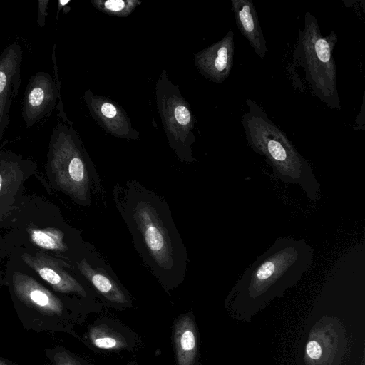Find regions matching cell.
I'll return each instance as SVG.
<instances>
[{
  "label": "cell",
  "mask_w": 365,
  "mask_h": 365,
  "mask_svg": "<svg viewBox=\"0 0 365 365\" xmlns=\"http://www.w3.org/2000/svg\"><path fill=\"white\" fill-rule=\"evenodd\" d=\"M113 196L145 264L163 284L180 282L187 255L165 200L135 180L115 185Z\"/></svg>",
  "instance_id": "6da1fadb"
},
{
  "label": "cell",
  "mask_w": 365,
  "mask_h": 365,
  "mask_svg": "<svg viewBox=\"0 0 365 365\" xmlns=\"http://www.w3.org/2000/svg\"><path fill=\"white\" fill-rule=\"evenodd\" d=\"M245 103L248 110L241 123L250 147L266 158L277 179L299 185L311 201L318 200L320 184L309 162L258 103L250 98Z\"/></svg>",
  "instance_id": "7a4b0ae2"
},
{
  "label": "cell",
  "mask_w": 365,
  "mask_h": 365,
  "mask_svg": "<svg viewBox=\"0 0 365 365\" xmlns=\"http://www.w3.org/2000/svg\"><path fill=\"white\" fill-rule=\"evenodd\" d=\"M337 41L334 31L323 36L315 16L307 11L304 29H299L294 60L302 68L311 92L331 109L339 110L337 71L333 56Z\"/></svg>",
  "instance_id": "3957f363"
},
{
  "label": "cell",
  "mask_w": 365,
  "mask_h": 365,
  "mask_svg": "<svg viewBox=\"0 0 365 365\" xmlns=\"http://www.w3.org/2000/svg\"><path fill=\"white\" fill-rule=\"evenodd\" d=\"M66 120H59L51 133L48 152L51 172L61 190L78 204L88 206L96 173L76 131Z\"/></svg>",
  "instance_id": "277c9868"
},
{
  "label": "cell",
  "mask_w": 365,
  "mask_h": 365,
  "mask_svg": "<svg viewBox=\"0 0 365 365\" xmlns=\"http://www.w3.org/2000/svg\"><path fill=\"white\" fill-rule=\"evenodd\" d=\"M156 104L170 146L182 161L192 162L195 120L179 87L163 71L155 86Z\"/></svg>",
  "instance_id": "5b68a950"
},
{
  "label": "cell",
  "mask_w": 365,
  "mask_h": 365,
  "mask_svg": "<svg viewBox=\"0 0 365 365\" xmlns=\"http://www.w3.org/2000/svg\"><path fill=\"white\" fill-rule=\"evenodd\" d=\"M57 80L41 71L29 79L22 107V118L27 127L38 123L54 108L59 93Z\"/></svg>",
  "instance_id": "8992f818"
},
{
  "label": "cell",
  "mask_w": 365,
  "mask_h": 365,
  "mask_svg": "<svg viewBox=\"0 0 365 365\" xmlns=\"http://www.w3.org/2000/svg\"><path fill=\"white\" fill-rule=\"evenodd\" d=\"M83 99L92 118L107 133L125 139L139 138L140 133L132 127L128 115L117 103L90 90L85 92Z\"/></svg>",
  "instance_id": "52a82bcc"
},
{
  "label": "cell",
  "mask_w": 365,
  "mask_h": 365,
  "mask_svg": "<svg viewBox=\"0 0 365 365\" xmlns=\"http://www.w3.org/2000/svg\"><path fill=\"white\" fill-rule=\"evenodd\" d=\"M22 59L23 51L16 42L0 55V139L9 125L11 105L20 87Z\"/></svg>",
  "instance_id": "ba28073f"
},
{
  "label": "cell",
  "mask_w": 365,
  "mask_h": 365,
  "mask_svg": "<svg viewBox=\"0 0 365 365\" xmlns=\"http://www.w3.org/2000/svg\"><path fill=\"white\" fill-rule=\"evenodd\" d=\"M234 56L235 34L230 30L222 39L195 53L194 62L204 78L222 83L230 76Z\"/></svg>",
  "instance_id": "9c48e42d"
},
{
  "label": "cell",
  "mask_w": 365,
  "mask_h": 365,
  "mask_svg": "<svg viewBox=\"0 0 365 365\" xmlns=\"http://www.w3.org/2000/svg\"><path fill=\"white\" fill-rule=\"evenodd\" d=\"M88 255L76 262L81 275L106 299L118 304L128 302L126 295L117 282L111 268L92 247Z\"/></svg>",
  "instance_id": "30bf717a"
},
{
  "label": "cell",
  "mask_w": 365,
  "mask_h": 365,
  "mask_svg": "<svg viewBox=\"0 0 365 365\" xmlns=\"http://www.w3.org/2000/svg\"><path fill=\"white\" fill-rule=\"evenodd\" d=\"M21 258L27 266L34 270L56 292L86 296L82 284L63 269V267H68L67 264L63 265L66 264L64 262L57 260L41 252L34 256L24 253Z\"/></svg>",
  "instance_id": "8fae6325"
},
{
  "label": "cell",
  "mask_w": 365,
  "mask_h": 365,
  "mask_svg": "<svg viewBox=\"0 0 365 365\" xmlns=\"http://www.w3.org/2000/svg\"><path fill=\"white\" fill-rule=\"evenodd\" d=\"M12 284L16 297L28 307L50 316L62 313L61 301L30 276L16 271L13 274Z\"/></svg>",
  "instance_id": "7c38bea8"
},
{
  "label": "cell",
  "mask_w": 365,
  "mask_h": 365,
  "mask_svg": "<svg viewBox=\"0 0 365 365\" xmlns=\"http://www.w3.org/2000/svg\"><path fill=\"white\" fill-rule=\"evenodd\" d=\"M232 11L239 31L249 41L255 53L264 58L268 48L257 10L250 0H231Z\"/></svg>",
  "instance_id": "4fadbf2b"
},
{
  "label": "cell",
  "mask_w": 365,
  "mask_h": 365,
  "mask_svg": "<svg viewBox=\"0 0 365 365\" xmlns=\"http://www.w3.org/2000/svg\"><path fill=\"white\" fill-rule=\"evenodd\" d=\"M174 341L178 365H193L197 349L194 322L188 315L182 316L175 323Z\"/></svg>",
  "instance_id": "5bb4252c"
},
{
  "label": "cell",
  "mask_w": 365,
  "mask_h": 365,
  "mask_svg": "<svg viewBox=\"0 0 365 365\" xmlns=\"http://www.w3.org/2000/svg\"><path fill=\"white\" fill-rule=\"evenodd\" d=\"M28 232L32 242L41 248L59 252L68 249L64 241L65 234L58 228H29Z\"/></svg>",
  "instance_id": "9a60e30c"
},
{
  "label": "cell",
  "mask_w": 365,
  "mask_h": 365,
  "mask_svg": "<svg viewBox=\"0 0 365 365\" xmlns=\"http://www.w3.org/2000/svg\"><path fill=\"white\" fill-rule=\"evenodd\" d=\"M88 336L91 342L101 349L118 350L127 346L123 336L106 325L93 326Z\"/></svg>",
  "instance_id": "2e32d148"
},
{
  "label": "cell",
  "mask_w": 365,
  "mask_h": 365,
  "mask_svg": "<svg viewBox=\"0 0 365 365\" xmlns=\"http://www.w3.org/2000/svg\"><path fill=\"white\" fill-rule=\"evenodd\" d=\"M91 3L101 11L115 16H127L141 4L136 0H94Z\"/></svg>",
  "instance_id": "e0dca14e"
},
{
  "label": "cell",
  "mask_w": 365,
  "mask_h": 365,
  "mask_svg": "<svg viewBox=\"0 0 365 365\" xmlns=\"http://www.w3.org/2000/svg\"><path fill=\"white\" fill-rule=\"evenodd\" d=\"M56 365H81L73 356L66 352H58L54 355Z\"/></svg>",
  "instance_id": "ac0fdd59"
},
{
  "label": "cell",
  "mask_w": 365,
  "mask_h": 365,
  "mask_svg": "<svg viewBox=\"0 0 365 365\" xmlns=\"http://www.w3.org/2000/svg\"><path fill=\"white\" fill-rule=\"evenodd\" d=\"M48 0H39L38 1V18L37 23L39 26L43 27L46 24V17L47 16V8Z\"/></svg>",
  "instance_id": "d6986e66"
},
{
  "label": "cell",
  "mask_w": 365,
  "mask_h": 365,
  "mask_svg": "<svg viewBox=\"0 0 365 365\" xmlns=\"http://www.w3.org/2000/svg\"><path fill=\"white\" fill-rule=\"evenodd\" d=\"M306 351L309 358L312 359H318L322 355V348L318 342L310 341L306 347Z\"/></svg>",
  "instance_id": "ffe728a7"
},
{
  "label": "cell",
  "mask_w": 365,
  "mask_h": 365,
  "mask_svg": "<svg viewBox=\"0 0 365 365\" xmlns=\"http://www.w3.org/2000/svg\"><path fill=\"white\" fill-rule=\"evenodd\" d=\"M1 184H2V178H1V175L0 174V192H1Z\"/></svg>",
  "instance_id": "44dd1931"
},
{
  "label": "cell",
  "mask_w": 365,
  "mask_h": 365,
  "mask_svg": "<svg viewBox=\"0 0 365 365\" xmlns=\"http://www.w3.org/2000/svg\"><path fill=\"white\" fill-rule=\"evenodd\" d=\"M0 365H7L6 363H4L3 361L0 360Z\"/></svg>",
  "instance_id": "7402d4cb"
}]
</instances>
